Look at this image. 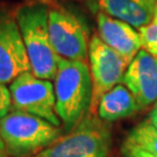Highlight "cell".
I'll return each mask as SVG.
<instances>
[{
	"instance_id": "cell-1",
	"label": "cell",
	"mask_w": 157,
	"mask_h": 157,
	"mask_svg": "<svg viewBox=\"0 0 157 157\" xmlns=\"http://www.w3.org/2000/svg\"><path fill=\"white\" fill-rule=\"evenodd\" d=\"M54 80L57 115L69 133L90 112L93 92L90 67L82 61L59 58Z\"/></svg>"
},
{
	"instance_id": "cell-2",
	"label": "cell",
	"mask_w": 157,
	"mask_h": 157,
	"mask_svg": "<svg viewBox=\"0 0 157 157\" xmlns=\"http://www.w3.org/2000/svg\"><path fill=\"white\" fill-rule=\"evenodd\" d=\"M17 26L28 55L30 72L41 79H55L58 62L49 36V8L43 4L20 7L15 14Z\"/></svg>"
},
{
	"instance_id": "cell-3",
	"label": "cell",
	"mask_w": 157,
	"mask_h": 157,
	"mask_svg": "<svg viewBox=\"0 0 157 157\" xmlns=\"http://www.w3.org/2000/svg\"><path fill=\"white\" fill-rule=\"evenodd\" d=\"M61 127L26 112L12 109L0 119V134L11 157L39 154L62 136Z\"/></svg>"
},
{
	"instance_id": "cell-4",
	"label": "cell",
	"mask_w": 157,
	"mask_h": 157,
	"mask_svg": "<svg viewBox=\"0 0 157 157\" xmlns=\"http://www.w3.org/2000/svg\"><path fill=\"white\" fill-rule=\"evenodd\" d=\"M112 143L108 122L87 113L72 130L39 152V157H107Z\"/></svg>"
},
{
	"instance_id": "cell-5",
	"label": "cell",
	"mask_w": 157,
	"mask_h": 157,
	"mask_svg": "<svg viewBox=\"0 0 157 157\" xmlns=\"http://www.w3.org/2000/svg\"><path fill=\"white\" fill-rule=\"evenodd\" d=\"M13 109L26 112L61 127L56 112L55 89L50 80L41 79L28 71L10 84Z\"/></svg>"
},
{
	"instance_id": "cell-6",
	"label": "cell",
	"mask_w": 157,
	"mask_h": 157,
	"mask_svg": "<svg viewBox=\"0 0 157 157\" xmlns=\"http://www.w3.org/2000/svg\"><path fill=\"white\" fill-rule=\"evenodd\" d=\"M89 58L93 87L89 113L97 114L101 97L124 80V73L132 61L105 44L98 35L92 36L90 41Z\"/></svg>"
},
{
	"instance_id": "cell-7",
	"label": "cell",
	"mask_w": 157,
	"mask_h": 157,
	"mask_svg": "<svg viewBox=\"0 0 157 157\" xmlns=\"http://www.w3.org/2000/svg\"><path fill=\"white\" fill-rule=\"evenodd\" d=\"M49 36L58 56L85 62L89 56V29L77 15L64 8L49 10Z\"/></svg>"
},
{
	"instance_id": "cell-8",
	"label": "cell",
	"mask_w": 157,
	"mask_h": 157,
	"mask_svg": "<svg viewBox=\"0 0 157 157\" xmlns=\"http://www.w3.org/2000/svg\"><path fill=\"white\" fill-rule=\"evenodd\" d=\"M28 71L30 64L17 19L10 12L0 10V83L11 84Z\"/></svg>"
},
{
	"instance_id": "cell-9",
	"label": "cell",
	"mask_w": 157,
	"mask_h": 157,
	"mask_svg": "<svg viewBox=\"0 0 157 157\" xmlns=\"http://www.w3.org/2000/svg\"><path fill=\"white\" fill-rule=\"evenodd\" d=\"M124 86L137 101L140 108H146L157 101V57L141 49L124 73Z\"/></svg>"
},
{
	"instance_id": "cell-10",
	"label": "cell",
	"mask_w": 157,
	"mask_h": 157,
	"mask_svg": "<svg viewBox=\"0 0 157 157\" xmlns=\"http://www.w3.org/2000/svg\"><path fill=\"white\" fill-rule=\"evenodd\" d=\"M98 36L113 50L133 61L136 54L142 49L139 30L130 25L99 12L97 15Z\"/></svg>"
},
{
	"instance_id": "cell-11",
	"label": "cell",
	"mask_w": 157,
	"mask_h": 157,
	"mask_svg": "<svg viewBox=\"0 0 157 157\" xmlns=\"http://www.w3.org/2000/svg\"><path fill=\"white\" fill-rule=\"evenodd\" d=\"M102 13L140 29L151 21L155 6L151 0H97Z\"/></svg>"
},
{
	"instance_id": "cell-12",
	"label": "cell",
	"mask_w": 157,
	"mask_h": 157,
	"mask_svg": "<svg viewBox=\"0 0 157 157\" xmlns=\"http://www.w3.org/2000/svg\"><path fill=\"white\" fill-rule=\"evenodd\" d=\"M140 109L133 93L124 85L119 84L101 97L97 107V115L106 122H113L132 117Z\"/></svg>"
},
{
	"instance_id": "cell-13",
	"label": "cell",
	"mask_w": 157,
	"mask_h": 157,
	"mask_svg": "<svg viewBox=\"0 0 157 157\" xmlns=\"http://www.w3.org/2000/svg\"><path fill=\"white\" fill-rule=\"evenodd\" d=\"M124 142L157 155V129L150 124L149 120L136 124L129 132Z\"/></svg>"
},
{
	"instance_id": "cell-14",
	"label": "cell",
	"mask_w": 157,
	"mask_h": 157,
	"mask_svg": "<svg viewBox=\"0 0 157 157\" xmlns=\"http://www.w3.org/2000/svg\"><path fill=\"white\" fill-rule=\"evenodd\" d=\"M142 49L157 57V4L151 21L147 26L139 29Z\"/></svg>"
},
{
	"instance_id": "cell-15",
	"label": "cell",
	"mask_w": 157,
	"mask_h": 157,
	"mask_svg": "<svg viewBox=\"0 0 157 157\" xmlns=\"http://www.w3.org/2000/svg\"><path fill=\"white\" fill-rule=\"evenodd\" d=\"M12 99L10 89L5 84L0 83V119L11 111Z\"/></svg>"
},
{
	"instance_id": "cell-16",
	"label": "cell",
	"mask_w": 157,
	"mask_h": 157,
	"mask_svg": "<svg viewBox=\"0 0 157 157\" xmlns=\"http://www.w3.org/2000/svg\"><path fill=\"white\" fill-rule=\"evenodd\" d=\"M121 152L124 157H157V155H154L151 152L146 151L139 147H135L126 142H124L121 147Z\"/></svg>"
},
{
	"instance_id": "cell-17",
	"label": "cell",
	"mask_w": 157,
	"mask_h": 157,
	"mask_svg": "<svg viewBox=\"0 0 157 157\" xmlns=\"http://www.w3.org/2000/svg\"><path fill=\"white\" fill-rule=\"evenodd\" d=\"M149 121H150V124L157 129V101L155 102V105H154V107H152L151 112H150Z\"/></svg>"
},
{
	"instance_id": "cell-18",
	"label": "cell",
	"mask_w": 157,
	"mask_h": 157,
	"mask_svg": "<svg viewBox=\"0 0 157 157\" xmlns=\"http://www.w3.org/2000/svg\"><path fill=\"white\" fill-rule=\"evenodd\" d=\"M0 157H11L8 155V152L6 150L5 143L2 141V137H1V134H0Z\"/></svg>"
},
{
	"instance_id": "cell-19",
	"label": "cell",
	"mask_w": 157,
	"mask_h": 157,
	"mask_svg": "<svg viewBox=\"0 0 157 157\" xmlns=\"http://www.w3.org/2000/svg\"><path fill=\"white\" fill-rule=\"evenodd\" d=\"M152 2H154V4H157V0H151Z\"/></svg>"
},
{
	"instance_id": "cell-20",
	"label": "cell",
	"mask_w": 157,
	"mask_h": 157,
	"mask_svg": "<svg viewBox=\"0 0 157 157\" xmlns=\"http://www.w3.org/2000/svg\"><path fill=\"white\" fill-rule=\"evenodd\" d=\"M35 157H39V156H35Z\"/></svg>"
}]
</instances>
